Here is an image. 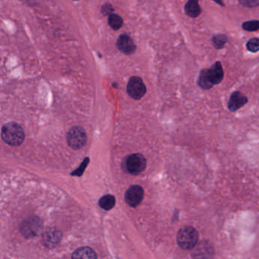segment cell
Here are the masks:
<instances>
[{
  "label": "cell",
  "instance_id": "obj_1",
  "mask_svg": "<svg viewBox=\"0 0 259 259\" xmlns=\"http://www.w3.org/2000/svg\"><path fill=\"white\" fill-rule=\"evenodd\" d=\"M2 137L5 143L12 146H18L25 140V132L21 125L16 122L5 124L2 129Z\"/></svg>",
  "mask_w": 259,
  "mask_h": 259
},
{
  "label": "cell",
  "instance_id": "obj_2",
  "mask_svg": "<svg viewBox=\"0 0 259 259\" xmlns=\"http://www.w3.org/2000/svg\"><path fill=\"white\" fill-rule=\"evenodd\" d=\"M198 240L197 230L190 226H186L179 230L177 244L183 249L189 250L196 246Z\"/></svg>",
  "mask_w": 259,
  "mask_h": 259
},
{
  "label": "cell",
  "instance_id": "obj_3",
  "mask_svg": "<svg viewBox=\"0 0 259 259\" xmlns=\"http://www.w3.org/2000/svg\"><path fill=\"white\" fill-rule=\"evenodd\" d=\"M125 171L132 175H137L145 170L147 166L146 159L141 153H133L125 159Z\"/></svg>",
  "mask_w": 259,
  "mask_h": 259
},
{
  "label": "cell",
  "instance_id": "obj_4",
  "mask_svg": "<svg viewBox=\"0 0 259 259\" xmlns=\"http://www.w3.org/2000/svg\"><path fill=\"white\" fill-rule=\"evenodd\" d=\"M67 141L69 146L75 150L83 148L87 142V135L85 129L80 126H75L69 131Z\"/></svg>",
  "mask_w": 259,
  "mask_h": 259
},
{
  "label": "cell",
  "instance_id": "obj_5",
  "mask_svg": "<svg viewBox=\"0 0 259 259\" xmlns=\"http://www.w3.org/2000/svg\"><path fill=\"white\" fill-rule=\"evenodd\" d=\"M127 91L132 98L139 100L146 93V86L139 77H132L128 83Z\"/></svg>",
  "mask_w": 259,
  "mask_h": 259
},
{
  "label": "cell",
  "instance_id": "obj_6",
  "mask_svg": "<svg viewBox=\"0 0 259 259\" xmlns=\"http://www.w3.org/2000/svg\"><path fill=\"white\" fill-rule=\"evenodd\" d=\"M42 228V223L38 217H32L25 220L21 225V233L27 238H31L39 233Z\"/></svg>",
  "mask_w": 259,
  "mask_h": 259
},
{
  "label": "cell",
  "instance_id": "obj_7",
  "mask_svg": "<svg viewBox=\"0 0 259 259\" xmlns=\"http://www.w3.org/2000/svg\"><path fill=\"white\" fill-rule=\"evenodd\" d=\"M143 198H144V189L140 185H132L125 192V201L132 208H136L142 201Z\"/></svg>",
  "mask_w": 259,
  "mask_h": 259
},
{
  "label": "cell",
  "instance_id": "obj_8",
  "mask_svg": "<svg viewBox=\"0 0 259 259\" xmlns=\"http://www.w3.org/2000/svg\"><path fill=\"white\" fill-rule=\"evenodd\" d=\"M62 235L56 229H49L43 235V244L48 248H53L60 244Z\"/></svg>",
  "mask_w": 259,
  "mask_h": 259
},
{
  "label": "cell",
  "instance_id": "obj_9",
  "mask_svg": "<svg viewBox=\"0 0 259 259\" xmlns=\"http://www.w3.org/2000/svg\"><path fill=\"white\" fill-rule=\"evenodd\" d=\"M117 47L124 54L131 55L136 51V46L131 37L125 34H122L119 37L117 41Z\"/></svg>",
  "mask_w": 259,
  "mask_h": 259
},
{
  "label": "cell",
  "instance_id": "obj_10",
  "mask_svg": "<svg viewBox=\"0 0 259 259\" xmlns=\"http://www.w3.org/2000/svg\"><path fill=\"white\" fill-rule=\"evenodd\" d=\"M248 102V98L244 95V93L240 91H235L232 93L229 103L228 108L231 112L238 110L242 107H244Z\"/></svg>",
  "mask_w": 259,
  "mask_h": 259
},
{
  "label": "cell",
  "instance_id": "obj_11",
  "mask_svg": "<svg viewBox=\"0 0 259 259\" xmlns=\"http://www.w3.org/2000/svg\"><path fill=\"white\" fill-rule=\"evenodd\" d=\"M208 76L213 85L220 84L222 81L224 70L220 62H216L210 69H208Z\"/></svg>",
  "mask_w": 259,
  "mask_h": 259
},
{
  "label": "cell",
  "instance_id": "obj_12",
  "mask_svg": "<svg viewBox=\"0 0 259 259\" xmlns=\"http://www.w3.org/2000/svg\"><path fill=\"white\" fill-rule=\"evenodd\" d=\"M73 259H97L95 252L89 247H82L73 252Z\"/></svg>",
  "mask_w": 259,
  "mask_h": 259
},
{
  "label": "cell",
  "instance_id": "obj_13",
  "mask_svg": "<svg viewBox=\"0 0 259 259\" xmlns=\"http://www.w3.org/2000/svg\"><path fill=\"white\" fill-rule=\"evenodd\" d=\"M185 12L191 18H196L201 13L198 0H189L185 5Z\"/></svg>",
  "mask_w": 259,
  "mask_h": 259
},
{
  "label": "cell",
  "instance_id": "obj_14",
  "mask_svg": "<svg viewBox=\"0 0 259 259\" xmlns=\"http://www.w3.org/2000/svg\"><path fill=\"white\" fill-rule=\"evenodd\" d=\"M116 205V198L112 195H106L99 200V205L104 210L109 211Z\"/></svg>",
  "mask_w": 259,
  "mask_h": 259
},
{
  "label": "cell",
  "instance_id": "obj_15",
  "mask_svg": "<svg viewBox=\"0 0 259 259\" xmlns=\"http://www.w3.org/2000/svg\"><path fill=\"white\" fill-rule=\"evenodd\" d=\"M198 84L202 89H205V90L210 89L213 86L208 78V69H204V70L201 71L199 78L198 81Z\"/></svg>",
  "mask_w": 259,
  "mask_h": 259
},
{
  "label": "cell",
  "instance_id": "obj_16",
  "mask_svg": "<svg viewBox=\"0 0 259 259\" xmlns=\"http://www.w3.org/2000/svg\"><path fill=\"white\" fill-rule=\"evenodd\" d=\"M108 23L113 30H117L122 28L123 20L118 15L110 14L108 19Z\"/></svg>",
  "mask_w": 259,
  "mask_h": 259
},
{
  "label": "cell",
  "instance_id": "obj_17",
  "mask_svg": "<svg viewBox=\"0 0 259 259\" xmlns=\"http://www.w3.org/2000/svg\"><path fill=\"white\" fill-rule=\"evenodd\" d=\"M213 46H215L217 49H222L225 45L226 43L228 42V37L224 34H217L213 37Z\"/></svg>",
  "mask_w": 259,
  "mask_h": 259
},
{
  "label": "cell",
  "instance_id": "obj_18",
  "mask_svg": "<svg viewBox=\"0 0 259 259\" xmlns=\"http://www.w3.org/2000/svg\"><path fill=\"white\" fill-rule=\"evenodd\" d=\"M243 28L248 31H256L259 29V21H246L243 25Z\"/></svg>",
  "mask_w": 259,
  "mask_h": 259
},
{
  "label": "cell",
  "instance_id": "obj_19",
  "mask_svg": "<svg viewBox=\"0 0 259 259\" xmlns=\"http://www.w3.org/2000/svg\"><path fill=\"white\" fill-rule=\"evenodd\" d=\"M247 48L249 51L257 53L259 49V40L258 38H252L247 43Z\"/></svg>",
  "mask_w": 259,
  "mask_h": 259
},
{
  "label": "cell",
  "instance_id": "obj_20",
  "mask_svg": "<svg viewBox=\"0 0 259 259\" xmlns=\"http://www.w3.org/2000/svg\"><path fill=\"white\" fill-rule=\"evenodd\" d=\"M88 163H89V158H85L84 162L81 164V167L77 170L73 172L72 175H73V176H81L83 172L85 171V168L88 166Z\"/></svg>",
  "mask_w": 259,
  "mask_h": 259
},
{
  "label": "cell",
  "instance_id": "obj_21",
  "mask_svg": "<svg viewBox=\"0 0 259 259\" xmlns=\"http://www.w3.org/2000/svg\"><path fill=\"white\" fill-rule=\"evenodd\" d=\"M239 1L245 7L253 8L259 5V0H239Z\"/></svg>",
  "mask_w": 259,
  "mask_h": 259
},
{
  "label": "cell",
  "instance_id": "obj_22",
  "mask_svg": "<svg viewBox=\"0 0 259 259\" xmlns=\"http://www.w3.org/2000/svg\"><path fill=\"white\" fill-rule=\"evenodd\" d=\"M112 11H113V8L111 5H107L103 7V13L104 14H109V13H111Z\"/></svg>",
  "mask_w": 259,
  "mask_h": 259
},
{
  "label": "cell",
  "instance_id": "obj_23",
  "mask_svg": "<svg viewBox=\"0 0 259 259\" xmlns=\"http://www.w3.org/2000/svg\"><path fill=\"white\" fill-rule=\"evenodd\" d=\"M213 1H214L215 2H217V4H219V5H224L222 0H213Z\"/></svg>",
  "mask_w": 259,
  "mask_h": 259
}]
</instances>
